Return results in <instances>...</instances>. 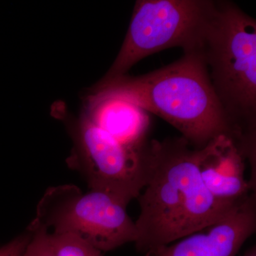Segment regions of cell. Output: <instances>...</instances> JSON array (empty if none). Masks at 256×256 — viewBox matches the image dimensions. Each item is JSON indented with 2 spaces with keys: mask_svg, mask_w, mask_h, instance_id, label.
Instances as JSON below:
<instances>
[{
  "mask_svg": "<svg viewBox=\"0 0 256 256\" xmlns=\"http://www.w3.org/2000/svg\"><path fill=\"white\" fill-rule=\"evenodd\" d=\"M82 114L124 146L140 149L148 141L149 114L112 92L89 89L82 100Z\"/></svg>",
  "mask_w": 256,
  "mask_h": 256,
  "instance_id": "obj_9",
  "label": "cell"
},
{
  "mask_svg": "<svg viewBox=\"0 0 256 256\" xmlns=\"http://www.w3.org/2000/svg\"><path fill=\"white\" fill-rule=\"evenodd\" d=\"M193 52L204 62L230 124L244 142L256 144L255 18L232 2L214 1Z\"/></svg>",
  "mask_w": 256,
  "mask_h": 256,
  "instance_id": "obj_3",
  "label": "cell"
},
{
  "mask_svg": "<svg viewBox=\"0 0 256 256\" xmlns=\"http://www.w3.org/2000/svg\"><path fill=\"white\" fill-rule=\"evenodd\" d=\"M256 229V195L252 192L214 223L144 256H236Z\"/></svg>",
  "mask_w": 256,
  "mask_h": 256,
  "instance_id": "obj_7",
  "label": "cell"
},
{
  "mask_svg": "<svg viewBox=\"0 0 256 256\" xmlns=\"http://www.w3.org/2000/svg\"><path fill=\"white\" fill-rule=\"evenodd\" d=\"M50 236L57 256H102L98 249L73 234H56Z\"/></svg>",
  "mask_w": 256,
  "mask_h": 256,
  "instance_id": "obj_10",
  "label": "cell"
},
{
  "mask_svg": "<svg viewBox=\"0 0 256 256\" xmlns=\"http://www.w3.org/2000/svg\"><path fill=\"white\" fill-rule=\"evenodd\" d=\"M213 0H138L118 54L100 80L126 75L134 64L161 50L196 48Z\"/></svg>",
  "mask_w": 256,
  "mask_h": 256,
  "instance_id": "obj_5",
  "label": "cell"
},
{
  "mask_svg": "<svg viewBox=\"0 0 256 256\" xmlns=\"http://www.w3.org/2000/svg\"><path fill=\"white\" fill-rule=\"evenodd\" d=\"M31 238L21 256H57L50 235L42 228H30Z\"/></svg>",
  "mask_w": 256,
  "mask_h": 256,
  "instance_id": "obj_11",
  "label": "cell"
},
{
  "mask_svg": "<svg viewBox=\"0 0 256 256\" xmlns=\"http://www.w3.org/2000/svg\"><path fill=\"white\" fill-rule=\"evenodd\" d=\"M127 206L106 192L84 194L72 185L56 186L42 198L30 228L50 235L73 234L102 252H110L137 240V227Z\"/></svg>",
  "mask_w": 256,
  "mask_h": 256,
  "instance_id": "obj_4",
  "label": "cell"
},
{
  "mask_svg": "<svg viewBox=\"0 0 256 256\" xmlns=\"http://www.w3.org/2000/svg\"><path fill=\"white\" fill-rule=\"evenodd\" d=\"M142 156L146 182L137 198L140 214L134 222L140 252L204 228L236 206L217 201L207 190L198 170L200 149L182 136L148 140Z\"/></svg>",
  "mask_w": 256,
  "mask_h": 256,
  "instance_id": "obj_1",
  "label": "cell"
},
{
  "mask_svg": "<svg viewBox=\"0 0 256 256\" xmlns=\"http://www.w3.org/2000/svg\"><path fill=\"white\" fill-rule=\"evenodd\" d=\"M124 98L159 116L202 149L220 136L242 138L216 95L206 65L196 52L184 53L173 63L139 76L127 74L92 86Z\"/></svg>",
  "mask_w": 256,
  "mask_h": 256,
  "instance_id": "obj_2",
  "label": "cell"
},
{
  "mask_svg": "<svg viewBox=\"0 0 256 256\" xmlns=\"http://www.w3.org/2000/svg\"><path fill=\"white\" fill-rule=\"evenodd\" d=\"M53 114L66 122L73 139L68 164L82 173L90 190L109 194L127 206L137 200L146 182L142 146H124L84 114L74 118L60 104Z\"/></svg>",
  "mask_w": 256,
  "mask_h": 256,
  "instance_id": "obj_6",
  "label": "cell"
},
{
  "mask_svg": "<svg viewBox=\"0 0 256 256\" xmlns=\"http://www.w3.org/2000/svg\"><path fill=\"white\" fill-rule=\"evenodd\" d=\"M246 159L237 142L226 136L214 138L200 149L202 182L217 201L235 206L252 194L254 188L245 176Z\"/></svg>",
  "mask_w": 256,
  "mask_h": 256,
  "instance_id": "obj_8",
  "label": "cell"
},
{
  "mask_svg": "<svg viewBox=\"0 0 256 256\" xmlns=\"http://www.w3.org/2000/svg\"><path fill=\"white\" fill-rule=\"evenodd\" d=\"M31 235H24L0 248V256H21L26 248Z\"/></svg>",
  "mask_w": 256,
  "mask_h": 256,
  "instance_id": "obj_12",
  "label": "cell"
},
{
  "mask_svg": "<svg viewBox=\"0 0 256 256\" xmlns=\"http://www.w3.org/2000/svg\"><path fill=\"white\" fill-rule=\"evenodd\" d=\"M244 256H256V247H252L245 252Z\"/></svg>",
  "mask_w": 256,
  "mask_h": 256,
  "instance_id": "obj_13",
  "label": "cell"
}]
</instances>
